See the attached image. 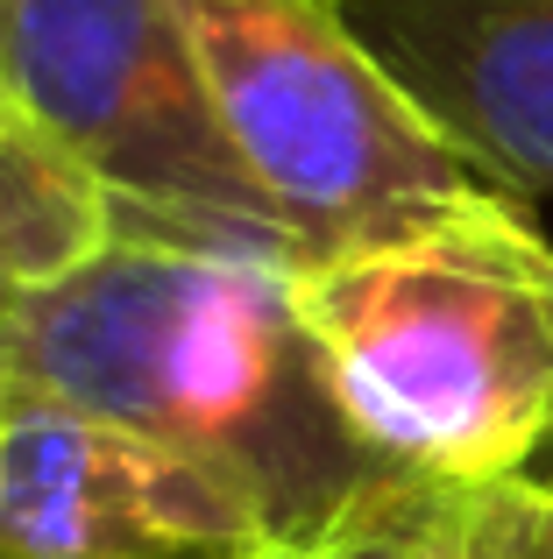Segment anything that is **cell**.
<instances>
[{"label": "cell", "instance_id": "cell-9", "mask_svg": "<svg viewBox=\"0 0 553 559\" xmlns=\"http://www.w3.org/2000/svg\"><path fill=\"white\" fill-rule=\"evenodd\" d=\"M497 559H553V481H497L475 489Z\"/></svg>", "mask_w": 553, "mask_h": 559}, {"label": "cell", "instance_id": "cell-10", "mask_svg": "<svg viewBox=\"0 0 553 559\" xmlns=\"http://www.w3.org/2000/svg\"><path fill=\"white\" fill-rule=\"evenodd\" d=\"M419 559H497V546H490V524H483V510H475V496H447L440 518L426 524V546H419Z\"/></svg>", "mask_w": 553, "mask_h": 559}, {"label": "cell", "instance_id": "cell-7", "mask_svg": "<svg viewBox=\"0 0 553 559\" xmlns=\"http://www.w3.org/2000/svg\"><path fill=\"white\" fill-rule=\"evenodd\" d=\"M114 241V199L0 93V270L57 284Z\"/></svg>", "mask_w": 553, "mask_h": 559}, {"label": "cell", "instance_id": "cell-3", "mask_svg": "<svg viewBox=\"0 0 553 559\" xmlns=\"http://www.w3.org/2000/svg\"><path fill=\"white\" fill-rule=\"evenodd\" d=\"M178 22L298 270L511 199L433 128L333 0H178Z\"/></svg>", "mask_w": 553, "mask_h": 559}, {"label": "cell", "instance_id": "cell-4", "mask_svg": "<svg viewBox=\"0 0 553 559\" xmlns=\"http://www.w3.org/2000/svg\"><path fill=\"white\" fill-rule=\"evenodd\" d=\"M0 93L114 199V227L298 262L221 128L178 0H0Z\"/></svg>", "mask_w": 553, "mask_h": 559}, {"label": "cell", "instance_id": "cell-11", "mask_svg": "<svg viewBox=\"0 0 553 559\" xmlns=\"http://www.w3.org/2000/svg\"><path fill=\"white\" fill-rule=\"evenodd\" d=\"M22 298H28V284H14V276L0 270V326H8V319L22 312Z\"/></svg>", "mask_w": 553, "mask_h": 559}, {"label": "cell", "instance_id": "cell-6", "mask_svg": "<svg viewBox=\"0 0 553 559\" xmlns=\"http://www.w3.org/2000/svg\"><path fill=\"white\" fill-rule=\"evenodd\" d=\"M497 191L553 199V0H333Z\"/></svg>", "mask_w": 553, "mask_h": 559}, {"label": "cell", "instance_id": "cell-8", "mask_svg": "<svg viewBox=\"0 0 553 559\" xmlns=\"http://www.w3.org/2000/svg\"><path fill=\"white\" fill-rule=\"evenodd\" d=\"M440 503H447V489L440 496H419V503H398V510H384V518H362V524H348V532L319 538V546L270 552V559H419L426 524L440 518Z\"/></svg>", "mask_w": 553, "mask_h": 559}, {"label": "cell", "instance_id": "cell-12", "mask_svg": "<svg viewBox=\"0 0 553 559\" xmlns=\"http://www.w3.org/2000/svg\"><path fill=\"white\" fill-rule=\"evenodd\" d=\"M8 390H14V382H8V355H0V404H8Z\"/></svg>", "mask_w": 553, "mask_h": 559}, {"label": "cell", "instance_id": "cell-13", "mask_svg": "<svg viewBox=\"0 0 553 559\" xmlns=\"http://www.w3.org/2000/svg\"><path fill=\"white\" fill-rule=\"evenodd\" d=\"M0 559H22V552H0Z\"/></svg>", "mask_w": 553, "mask_h": 559}, {"label": "cell", "instance_id": "cell-1", "mask_svg": "<svg viewBox=\"0 0 553 559\" xmlns=\"http://www.w3.org/2000/svg\"><path fill=\"white\" fill-rule=\"evenodd\" d=\"M8 382L213 467L276 552L440 496L376 461L298 312V262L114 227L93 262L36 284L0 326ZM455 496V489H447Z\"/></svg>", "mask_w": 553, "mask_h": 559}, {"label": "cell", "instance_id": "cell-5", "mask_svg": "<svg viewBox=\"0 0 553 559\" xmlns=\"http://www.w3.org/2000/svg\"><path fill=\"white\" fill-rule=\"evenodd\" d=\"M0 552L22 559H270L256 503L156 439L8 390L0 404Z\"/></svg>", "mask_w": 553, "mask_h": 559}, {"label": "cell", "instance_id": "cell-2", "mask_svg": "<svg viewBox=\"0 0 553 559\" xmlns=\"http://www.w3.org/2000/svg\"><path fill=\"white\" fill-rule=\"evenodd\" d=\"M298 312L376 461L455 496L553 481V241L518 199L313 262Z\"/></svg>", "mask_w": 553, "mask_h": 559}]
</instances>
